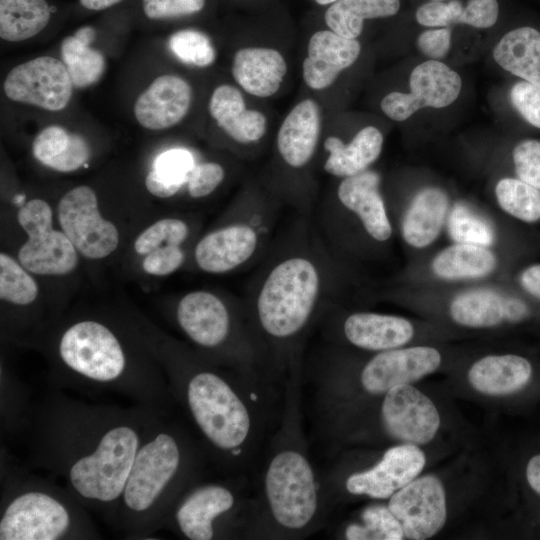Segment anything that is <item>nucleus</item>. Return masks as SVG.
Wrapping results in <instances>:
<instances>
[{
  "instance_id": "obj_1",
  "label": "nucleus",
  "mask_w": 540,
  "mask_h": 540,
  "mask_svg": "<svg viewBox=\"0 0 540 540\" xmlns=\"http://www.w3.org/2000/svg\"><path fill=\"white\" fill-rule=\"evenodd\" d=\"M166 414L136 404L87 403L56 388L31 403L17 435L27 466L60 478L86 509L115 528L135 455Z\"/></svg>"
},
{
  "instance_id": "obj_2",
  "label": "nucleus",
  "mask_w": 540,
  "mask_h": 540,
  "mask_svg": "<svg viewBox=\"0 0 540 540\" xmlns=\"http://www.w3.org/2000/svg\"><path fill=\"white\" fill-rule=\"evenodd\" d=\"M311 217L298 215L274 237L251 277L244 303L266 362L292 365L312 325L325 314L335 267Z\"/></svg>"
},
{
  "instance_id": "obj_3",
  "label": "nucleus",
  "mask_w": 540,
  "mask_h": 540,
  "mask_svg": "<svg viewBox=\"0 0 540 540\" xmlns=\"http://www.w3.org/2000/svg\"><path fill=\"white\" fill-rule=\"evenodd\" d=\"M136 329L161 364L172 397L200 435L206 454L222 468L239 464L252 450L260 428L256 394H248L247 374L227 372L196 350L147 323Z\"/></svg>"
},
{
  "instance_id": "obj_4",
  "label": "nucleus",
  "mask_w": 540,
  "mask_h": 540,
  "mask_svg": "<svg viewBox=\"0 0 540 540\" xmlns=\"http://www.w3.org/2000/svg\"><path fill=\"white\" fill-rule=\"evenodd\" d=\"M41 340L57 388L121 394L164 413L171 407L166 374L132 321L79 317Z\"/></svg>"
},
{
  "instance_id": "obj_5",
  "label": "nucleus",
  "mask_w": 540,
  "mask_h": 540,
  "mask_svg": "<svg viewBox=\"0 0 540 540\" xmlns=\"http://www.w3.org/2000/svg\"><path fill=\"white\" fill-rule=\"evenodd\" d=\"M166 415L140 445L121 494L114 529L126 539H149L163 529L177 500L202 474L207 454L201 442Z\"/></svg>"
},
{
  "instance_id": "obj_6",
  "label": "nucleus",
  "mask_w": 540,
  "mask_h": 540,
  "mask_svg": "<svg viewBox=\"0 0 540 540\" xmlns=\"http://www.w3.org/2000/svg\"><path fill=\"white\" fill-rule=\"evenodd\" d=\"M89 512L65 487L28 471L2 447L0 540L99 539Z\"/></svg>"
},
{
  "instance_id": "obj_7",
  "label": "nucleus",
  "mask_w": 540,
  "mask_h": 540,
  "mask_svg": "<svg viewBox=\"0 0 540 540\" xmlns=\"http://www.w3.org/2000/svg\"><path fill=\"white\" fill-rule=\"evenodd\" d=\"M173 319L194 350L217 364L255 377L266 362L244 301L193 290L176 302Z\"/></svg>"
},
{
  "instance_id": "obj_8",
  "label": "nucleus",
  "mask_w": 540,
  "mask_h": 540,
  "mask_svg": "<svg viewBox=\"0 0 540 540\" xmlns=\"http://www.w3.org/2000/svg\"><path fill=\"white\" fill-rule=\"evenodd\" d=\"M281 205L275 195L245 192L220 224L196 242L192 252L196 267L222 275L261 260L274 239Z\"/></svg>"
},
{
  "instance_id": "obj_9",
  "label": "nucleus",
  "mask_w": 540,
  "mask_h": 540,
  "mask_svg": "<svg viewBox=\"0 0 540 540\" xmlns=\"http://www.w3.org/2000/svg\"><path fill=\"white\" fill-rule=\"evenodd\" d=\"M281 431L263 475L267 524L281 535L295 536L313 528L322 500L314 468L301 443Z\"/></svg>"
},
{
  "instance_id": "obj_10",
  "label": "nucleus",
  "mask_w": 540,
  "mask_h": 540,
  "mask_svg": "<svg viewBox=\"0 0 540 540\" xmlns=\"http://www.w3.org/2000/svg\"><path fill=\"white\" fill-rule=\"evenodd\" d=\"M241 500L237 489L221 481L196 482L171 509L163 529L189 540L228 538L237 528Z\"/></svg>"
},
{
  "instance_id": "obj_11",
  "label": "nucleus",
  "mask_w": 540,
  "mask_h": 540,
  "mask_svg": "<svg viewBox=\"0 0 540 540\" xmlns=\"http://www.w3.org/2000/svg\"><path fill=\"white\" fill-rule=\"evenodd\" d=\"M17 219L27 234L18 261L31 273L66 275L78 264V251L61 230L52 227V209L42 199H32L18 211Z\"/></svg>"
},
{
  "instance_id": "obj_12",
  "label": "nucleus",
  "mask_w": 540,
  "mask_h": 540,
  "mask_svg": "<svg viewBox=\"0 0 540 540\" xmlns=\"http://www.w3.org/2000/svg\"><path fill=\"white\" fill-rule=\"evenodd\" d=\"M57 216L62 231L82 256L99 260L117 249L118 229L101 216L91 187L81 185L65 193L58 203Z\"/></svg>"
},
{
  "instance_id": "obj_13",
  "label": "nucleus",
  "mask_w": 540,
  "mask_h": 540,
  "mask_svg": "<svg viewBox=\"0 0 540 540\" xmlns=\"http://www.w3.org/2000/svg\"><path fill=\"white\" fill-rule=\"evenodd\" d=\"M3 89L14 102L60 111L72 97L73 83L62 61L41 56L12 68Z\"/></svg>"
},
{
  "instance_id": "obj_14",
  "label": "nucleus",
  "mask_w": 540,
  "mask_h": 540,
  "mask_svg": "<svg viewBox=\"0 0 540 540\" xmlns=\"http://www.w3.org/2000/svg\"><path fill=\"white\" fill-rule=\"evenodd\" d=\"M409 84L410 93L391 92L381 100V110L394 121H404L425 107L449 106L458 98L462 80L446 64L428 60L412 70Z\"/></svg>"
},
{
  "instance_id": "obj_15",
  "label": "nucleus",
  "mask_w": 540,
  "mask_h": 540,
  "mask_svg": "<svg viewBox=\"0 0 540 540\" xmlns=\"http://www.w3.org/2000/svg\"><path fill=\"white\" fill-rule=\"evenodd\" d=\"M388 508L399 520L404 538H430L441 530L446 521L443 485L432 475L414 479L390 497Z\"/></svg>"
},
{
  "instance_id": "obj_16",
  "label": "nucleus",
  "mask_w": 540,
  "mask_h": 540,
  "mask_svg": "<svg viewBox=\"0 0 540 540\" xmlns=\"http://www.w3.org/2000/svg\"><path fill=\"white\" fill-rule=\"evenodd\" d=\"M380 418L389 436L414 445L431 441L440 426L434 403L409 384L395 386L384 394Z\"/></svg>"
},
{
  "instance_id": "obj_17",
  "label": "nucleus",
  "mask_w": 540,
  "mask_h": 540,
  "mask_svg": "<svg viewBox=\"0 0 540 540\" xmlns=\"http://www.w3.org/2000/svg\"><path fill=\"white\" fill-rule=\"evenodd\" d=\"M441 355L435 348H395L375 354L362 368L359 382L370 395H382L391 388L414 382L435 371Z\"/></svg>"
},
{
  "instance_id": "obj_18",
  "label": "nucleus",
  "mask_w": 540,
  "mask_h": 540,
  "mask_svg": "<svg viewBox=\"0 0 540 540\" xmlns=\"http://www.w3.org/2000/svg\"><path fill=\"white\" fill-rule=\"evenodd\" d=\"M425 461L424 453L414 444L391 447L372 468L351 474L345 488L352 495L389 498L416 478Z\"/></svg>"
},
{
  "instance_id": "obj_19",
  "label": "nucleus",
  "mask_w": 540,
  "mask_h": 540,
  "mask_svg": "<svg viewBox=\"0 0 540 540\" xmlns=\"http://www.w3.org/2000/svg\"><path fill=\"white\" fill-rule=\"evenodd\" d=\"M379 186L380 176L371 170L342 178L335 191V204L353 215L369 238L383 243L393 230Z\"/></svg>"
},
{
  "instance_id": "obj_20",
  "label": "nucleus",
  "mask_w": 540,
  "mask_h": 540,
  "mask_svg": "<svg viewBox=\"0 0 540 540\" xmlns=\"http://www.w3.org/2000/svg\"><path fill=\"white\" fill-rule=\"evenodd\" d=\"M321 134L318 103L307 98L298 102L286 115L276 135V151L282 165L293 173L310 166Z\"/></svg>"
},
{
  "instance_id": "obj_21",
  "label": "nucleus",
  "mask_w": 540,
  "mask_h": 540,
  "mask_svg": "<svg viewBox=\"0 0 540 540\" xmlns=\"http://www.w3.org/2000/svg\"><path fill=\"white\" fill-rule=\"evenodd\" d=\"M361 44L357 39L346 38L332 30H319L309 39L307 55L302 64L305 84L312 90L330 87L340 73L358 59Z\"/></svg>"
},
{
  "instance_id": "obj_22",
  "label": "nucleus",
  "mask_w": 540,
  "mask_h": 540,
  "mask_svg": "<svg viewBox=\"0 0 540 540\" xmlns=\"http://www.w3.org/2000/svg\"><path fill=\"white\" fill-rule=\"evenodd\" d=\"M191 101L192 89L186 80L176 75H162L139 95L134 104V115L144 128L167 129L186 116Z\"/></svg>"
},
{
  "instance_id": "obj_23",
  "label": "nucleus",
  "mask_w": 540,
  "mask_h": 540,
  "mask_svg": "<svg viewBox=\"0 0 540 540\" xmlns=\"http://www.w3.org/2000/svg\"><path fill=\"white\" fill-rule=\"evenodd\" d=\"M231 72L244 92L257 98H269L279 91L287 63L274 48L247 46L235 52Z\"/></svg>"
},
{
  "instance_id": "obj_24",
  "label": "nucleus",
  "mask_w": 540,
  "mask_h": 540,
  "mask_svg": "<svg viewBox=\"0 0 540 540\" xmlns=\"http://www.w3.org/2000/svg\"><path fill=\"white\" fill-rule=\"evenodd\" d=\"M211 117L234 142L249 146L260 142L267 131V117L261 111L247 109L239 89L229 84L214 89L209 100Z\"/></svg>"
},
{
  "instance_id": "obj_25",
  "label": "nucleus",
  "mask_w": 540,
  "mask_h": 540,
  "mask_svg": "<svg viewBox=\"0 0 540 540\" xmlns=\"http://www.w3.org/2000/svg\"><path fill=\"white\" fill-rule=\"evenodd\" d=\"M342 336L354 347L374 352L403 346L413 336L412 324L405 318L375 312H354L345 317Z\"/></svg>"
},
{
  "instance_id": "obj_26",
  "label": "nucleus",
  "mask_w": 540,
  "mask_h": 540,
  "mask_svg": "<svg viewBox=\"0 0 540 540\" xmlns=\"http://www.w3.org/2000/svg\"><path fill=\"white\" fill-rule=\"evenodd\" d=\"M327 156L323 170L336 178H346L368 170L381 154L383 135L375 126H366L345 143L330 135L323 142Z\"/></svg>"
},
{
  "instance_id": "obj_27",
  "label": "nucleus",
  "mask_w": 540,
  "mask_h": 540,
  "mask_svg": "<svg viewBox=\"0 0 540 540\" xmlns=\"http://www.w3.org/2000/svg\"><path fill=\"white\" fill-rule=\"evenodd\" d=\"M531 374V364L521 356L490 355L471 366L468 380L478 392L500 396L522 389L529 382Z\"/></svg>"
},
{
  "instance_id": "obj_28",
  "label": "nucleus",
  "mask_w": 540,
  "mask_h": 540,
  "mask_svg": "<svg viewBox=\"0 0 540 540\" xmlns=\"http://www.w3.org/2000/svg\"><path fill=\"white\" fill-rule=\"evenodd\" d=\"M448 209V198L438 188H425L412 200L402 221V236L416 248L431 244L438 236Z\"/></svg>"
},
{
  "instance_id": "obj_29",
  "label": "nucleus",
  "mask_w": 540,
  "mask_h": 540,
  "mask_svg": "<svg viewBox=\"0 0 540 540\" xmlns=\"http://www.w3.org/2000/svg\"><path fill=\"white\" fill-rule=\"evenodd\" d=\"M504 70L540 87V32L530 26L506 33L493 49Z\"/></svg>"
},
{
  "instance_id": "obj_30",
  "label": "nucleus",
  "mask_w": 540,
  "mask_h": 540,
  "mask_svg": "<svg viewBox=\"0 0 540 540\" xmlns=\"http://www.w3.org/2000/svg\"><path fill=\"white\" fill-rule=\"evenodd\" d=\"M33 155L46 167L59 172H72L89 160L91 151L86 139L63 127L44 128L34 139Z\"/></svg>"
},
{
  "instance_id": "obj_31",
  "label": "nucleus",
  "mask_w": 540,
  "mask_h": 540,
  "mask_svg": "<svg viewBox=\"0 0 540 540\" xmlns=\"http://www.w3.org/2000/svg\"><path fill=\"white\" fill-rule=\"evenodd\" d=\"M95 30L85 26L74 35L63 39L60 46L62 62L67 68L73 86L86 88L97 83L105 70L103 54L91 47Z\"/></svg>"
},
{
  "instance_id": "obj_32",
  "label": "nucleus",
  "mask_w": 540,
  "mask_h": 540,
  "mask_svg": "<svg viewBox=\"0 0 540 540\" xmlns=\"http://www.w3.org/2000/svg\"><path fill=\"white\" fill-rule=\"evenodd\" d=\"M400 9V0H338L324 14L325 23L335 33L357 39L364 20L390 17Z\"/></svg>"
},
{
  "instance_id": "obj_33",
  "label": "nucleus",
  "mask_w": 540,
  "mask_h": 540,
  "mask_svg": "<svg viewBox=\"0 0 540 540\" xmlns=\"http://www.w3.org/2000/svg\"><path fill=\"white\" fill-rule=\"evenodd\" d=\"M495 266L496 258L487 247L467 243L445 248L432 261L433 272L449 280L483 277Z\"/></svg>"
},
{
  "instance_id": "obj_34",
  "label": "nucleus",
  "mask_w": 540,
  "mask_h": 540,
  "mask_svg": "<svg viewBox=\"0 0 540 540\" xmlns=\"http://www.w3.org/2000/svg\"><path fill=\"white\" fill-rule=\"evenodd\" d=\"M51 10L46 0H0V37L20 42L41 32Z\"/></svg>"
},
{
  "instance_id": "obj_35",
  "label": "nucleus",
  "mask_w": 540,
  "mask_h": 540,
  "mask_svg": "<svg viewBox=\"0 0 540 540\" xmlns=\"http://www.w3.org/2000/svg\"><path fill=\"white\" fill-rule=\"evenodd\" d=\"M505 297L488 289H475L454 298L452 319L472 328L493 327L506 320Z\"/></svg>"
},
{
  "instance_id": "obj_36",
  "label": "nucleus",
  "mask_w": 540,
  "mask_h": 540,
  "mask_svg": "<svg viewBox=\"0 0 540 540\" xmlns=\"http://www.w3.org/2000/svg\"><path fill=\"white\" fill-rule=\"evenodd\" d=\"M195 164L193 155L186 149L175 148L161 153L145 178L147 190L158 198L175 196L186 186Z\"/></svg>"
},
{
  "instance_id": "obj_37",
  "label": "nucleus",
  "mask_w": 540,
  "mask_h": 540,
  "mask_svg": "<svg viewBox=\"0 0 540 540\" xmlns=\"http://www.w3.org/2000/svg\"><path fill=\"white\" fill-rule=\"evenodd\" d=\"M38 284L19 261L0 254V298L15 307H27L38 297Z\"/></svg>"
},
{
  "instance_id": "obj_38",
  "label": "nucleus",
  "mask_w": 540,
  "mask_h": 540,
  "mask_svg": "<svg viewBox=\"0 0 540 540\" xmlns=\"http://www.w3.org/2000/svg\"><path fill=\"white\" fill-rule=\"evenodd\" d=\"M500 207L524 222L540 219V190L515 178L501 179L495 188Z\"/></svg>"
},
{
  "instance_id": "obj_39",
  "label": "nucleus",
  "mask_w": 540,
  "mask_h": 540,
  "mask_svg": "<svg viewBox=\"0 0 540 540\" xmlns=\"http://www.w3.org/2000/svg\"><path fill=\"white\" fill-rule=\"evenodd\" d=\"M344 537L348 540H402L404 533L388 505H372L361 513L360 522L346 527Z\"/></svg>"
},
{
  "instance_id": "obj_40",
  "label": "nucleus",
  "mask_w": 540,
  "mask_h": 540,
  "mask_svg": "<svg viewBox=\"0 0 540 540\" xmlns=\"http://www.w3.org/2000/svg\"><path fill=\"white\" fill-rule=\"evenodd\" d=\"M32 401L26 385L1 369V432L17 435Z\"/></svg>"
},
{
  "instance_id": "obj_41",
  "label": "nucleus",
  "mask_w": 540,
  "mask_h": 540,
  "mask_svg": "<svg viewBox=\"0 0 540 540\" xmlns=\"http://www.w3.org/2000/svg\"><path fill=\"white\" fill-rule=\"evenodd\" d=\"M191 226L181 218L160 219L144 229L134 240L133 249L139 256L167 245H183L190 239Z\"/></svg>"
},
{
  "instance_id": "obj_42",
  "label": "nucleus",
  "mask_w": 540,
  "mask_h": 540,
  "mask_svg": "<svg viewBox=\"0 0 540 540\" xmlns=\"http://www.w3.org/2000/svg\"><path fill=\"white\" fill-rule=\"evenodd\" d=\"M169 46L182 62L199 68L212 65L216 58L211 39L198 30L183 29L173 33L169 38Z\"/></svg>"
},
{
  "instance_id": "obj_43",
  "label": "nucleus",
  "mask_w": 540,
  "mask_h": 540,
  "mask_svg": "<svg viewBox=\"0 0 540 540\" xmlns=\"http://www.w3.org/2000/svg\"><path fill=\"white\" fill-rule=\"evenodd\" d=\"M448 230L457 243L490 246L494 242L491 226L464 205H456L448 218Z\"/></svg>"
},
{
  "instance_id": "obj_44",
  "label": "nucleus",
  "mask_w": 540,
  "mask_h": 540,
  "mask_svg": "<svg viewBox=\"0 0 540 540\" xmlns=\"http://www.w3.org/2000/svg\"><path fill=\"white\" fill-rule=\"evenodd\" d=\"M224 167L214 161L196 163L189 175L186 189L193 199H202L211 195L225 179Z\"/></svg>"
},
{
  "instance_id": "obj_45",
  "label": "nucleus",
  "mask_w": 540,
  "mask_h": 540,
  "mask_svg": "<svg viewBox=\"0 0 540 540\" xmlns=\"http://www.w3.org/2000/svg\"><path fill=\"white\" fill-rule=\"evenodd\" d=\"M512 155L518 178L540 190V141H521Z\"/></svg>"
},
{
  "instance_id": "obj_46",
  "label": "nucleus",
  "mask_w": 540,
  "mask_h": 540,
  "mask_svg": "<svg viewBox=\"0 0 540 540\" xmlns=\"http://www.w3.org/2000/svg\"><path fill=\"white\" fill-rule=\"evenodd\" d=\"M464 6L459 0L430 1L416 10L417 22L426 27H449L459 23Z\"/></svg>"
},
{
  "instance_id": "obj_47",
  "label": "nucleus",
  "mask_w": 540,
  "mask_h": 540,
  "mask_svg": "<svg viewBox=\"0 0 540 540\" xmlns=\"http://www.w3.org/2000/svg\"><path fill=\"white\" fill-rule=\"evenodd\" d=\"M186 260L183 245H167L152 250L143 256L141 263L145 273L152 276H167L182 267Z\"/></svg>"
},
{
  "instance_id": "obj_48",
  "label": "nucleus",
  "mask_w": 540,
  "mask_h": 540,
  "mask_svg": "<svg viewBox=\"0 0 540 540\" xmlns=\"http://www.w3.org/2000/svg\"><path fill=\"white\" fill-rule=\"evenodd\" d=\"M510 101L520 115L540 129V87L528 81L515 83L510 90Z\"/></svg>"
},
{
  "instance_id": "obj_49",
  "label": "nucleus",
  "mask_w": 540,
  "mask_h": 540,
  "mask_svg": "<svg viewBox=\"0 0 540 540\" xmlns=\"http://www.w3.org/2000/svg\"><path fill=\"white\" fill-rule=\"evenodd\" d=\"M145 15L151 19H164L197 13L205 0H142Z\"/></svg>"
},
{
  "instance_id": "obj_50",
  "label": "nucleus",
  "mask_w": 540,
  "mask_h": 540,
  "mask_svg": "<svg viewBox=\"0 0 540 540\" xmlns=\"http://www.w3.org/2000/svg\"><path fill=\"white\" fill-rule=\"evenodd\" d=\"M498 15L497 0H468L459 23L475 28H489L496 23Z\"/></svg>"
},
{
  "instance_id": "obj_51",
  "label": "nucleus",
  "mask_w": 540,
  "mask_h": 540,
  "mask_svg": "<svg viewBox=\"0 0 540 540\" xmlns=\"http://www.w3.org/2000/svg\"><path fill=\"white\" fill-rule=\"evenodd\" d=\"M451 30L447 27L423 31L417 39L421 53L432 60L443 58L450 49Z\"/></svg>"
},
{
  "instance_id": "obj_52",
  "label": "nucleus",
  "mask_w": 540,
  "mask_h": 540,
  "mask_svg": "<svg viewBox=\"0 0 540 540\" xmlns=\"http://www.w3.org/2000/svg\"><path fill=\"white\" fill-rule=\"evenodd\" d=\"M520 281L527 292L540 299V264L526 268L521 274Z\"/></svg>"
},
{
  "instance_id": "obj_53",
  "label": "nucleus",
  "mask_w": 540,
  "mask_h": 540,
  "mask_svg": "<svg viewBox=\"0 0 540 540\" xmlns=\"http://www.w3.org/2000/svg\"><path fill=\"white\" fill-rule=\"evenodd\" d=\"M506 320L509 322H518L526 318L529 314L527 305L513 297H507L505 300Z\"/></svg>"
},
{
  "instance_id": "obj_54",
  "label": "nucleus",
  "mask_w": 540,
  "mask_h": 540,
  "mask_svg": "<svg viewBox=\"0 0 540 540\" xmlns=\"http://www.w3.org/2000/svg\"><path fill=\"white\" fill-rule=\"evenodd\" d=\"M526 477L531 488L540 495V454L533 456L529 460Z\"/></svg>"
},
{
  "instance_id": "obj_55",
  "label": "nucleus",
  "mask_w": 540,
  "mask_h": 540,
  "mask_svg": "<svg viewBox=\"0 0 540 540\" xmlns=\"http://www.w3.org/2000/svg\"><path fill=\"white\" fill-rule=\"evenodd\" d=\"M120 1L121 0H80V3L88 10L98 11L109 8Z\"/></svg>"
},
{
  "instance_id": "obj_56",
  "label": "nucleus",
  "mask_w": 540,
  "mask_h": 540,
  "mask_svg": "<svg viewBox=\"0 0 540 540\" xmlns=\"http://www.w3.org/2000/svg\"><path fill=\"white\" fill-rule=\"evenodd\" d=\"M313 1L319 5H328V4H333L338 0H313Z\"/></svg>"
},
{
  "instance_id": "obj_57",
  "label": "nucleus",
  "mask_w": 540,
  "mask_h": 540,
  "mask_svg": "<svg viewBox=\"0 0 540 540\" xmlns=\"http://www.w3.org/2000/svg\"><path fill=\"white\" fill-rule=\"evenodd\" d=\"M431 1H444V0H431Z\"/></svg>"
}]
</instances>
